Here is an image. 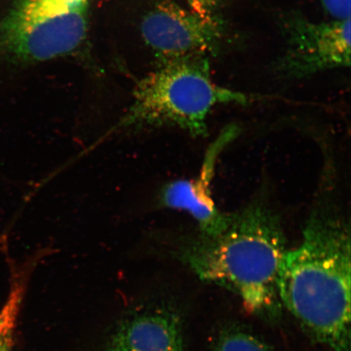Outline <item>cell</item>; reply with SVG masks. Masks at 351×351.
<instances>
[{"instance_id": "6da1fadb", "label": "cell", "mask_w": 351, "mask_h": 351, "mask_svg": "<svg viewBox=\"0 0 351 351\" xmlns=\"http://www.w3.org/2000/svg\"><path fill=\"white\" fill-rule=\"evenodd\" d=\"M350 222L324 191L279 275L280 305L332 351H350Z\"/></svg>"}, {"instance_id": "7a4b0ae2", "label": "cell", "mask_w": 351, "mask_h": 351, "mask_svg": "<svg viewBox=\"0 0 351 351\" xmlns=\"http://www.w3.org/2000/svg\"><path fill=\"white\" fill-rule=\"evenodd\" d=\"M287 251L282 221L260 196L230 214L217 234L188 241L179 256L201 280L234 293L252 313L271 317L282 306L278 280Z\"/></svg>"}, {"instance_id": "3957f363", "label": "cell", "mask_w": 351, "mask_h": 351, "mask_svg": "<svg viewBox=\"0 0 351 351\" xmlns=\"http://www.w3.org/2000/svg\"><path fill=\"white\" fill-rule=\"evenodd\" d=\"M208 56L161 62L138 82L117 128L174 126L194 137L208 134L207 118L219 104H247L249 96L213 81Z\"/></svg>"}, {"instance_id": "277c9868", "label": "cell", "mask_w": 351, "mask_h": 351, "mask_svg": "<svg viewBox=\"0 0 351 351\" xmlns=\"http://www.w3.org/2000/svg\"><path fill=\"white\" fill-rule=\"evenodd\" d=\"M91 0H16L0 20V56L35 64L73 53L86 40Z\"/></svg>"}, {"instance_id": "5b68a950", "label": "cell", "mask_w": 351, "mask_h": 351, "mask_svg": "<svg viewBox=\"0 0 351 351\" xmlns=\"http://www.w3.org/2000/svg\"><path fill=\"white\" fill-rule=\"evenodd\" d=\"M280 27L287 44L274 66L280 77L300 79L350 67V19L315 22L293 12L282 17Z\"/></svg>"}, {"instance_id": "8992f818", "label": "cell", "mask_w": 351, "mask_h": 351, "mask_svg": "<svg viewBox=\"0 0 351 351\" xmlns=\"http://www.w3.org/2000/svg\"><path fill=\"white\" fill-rule=\"evenodd\" d=\"M145 43L161 62L217 54L221 45L222 22L201 19L171 0L158 3L141 25Z\"/></svg>"}, {"instance_id": "52a82bcc", "label": "cell", "mask_w": 351, "mask_h": 351, "mask_svg": "<svg viewBox=\"0 0 351 351\" xmlns=\"http://www.w3.org/2000/svg\"><path fill=\"white\" fill-rule=\"evenodd\" d=\"M239 125L223 129L206 152L199 176L192 180H178L168 184L161 193L160 202L165 208L184 210L195 219L199 234L213 236L225 229L230 214L219 210L213 199L210 185L219 156L240 134Z\"/></svg>"}, {"instance_id": "ba28073f", "label": "cell", "mask_w": 351, "mask_h": 351, "mask_svg": "<svg viewBox=\"0 0 351 351\" xmlns=\"http://www.w3.org/2000/svg\"><path fill=\"white\" fill-rule=\"evenodd\" d=\"M104 351H184L181 322L166 307L135 311L118 324Z\"/></svg>"}, {"instance_id": "9c48e42d", "label": "cell", "mask_w": 351, "mask_h": 351, "mask_svg": "<svg viewBox=\"0 0 351 351\" xmlns=\"http://www.w3.org/2000/svg\"><path fill=\"white\" fill-rule=\"evenodd\" d=\"M23 293L21 283L14 284L5 302L0 307V351L13 349V336Z\"/></svg>"}, {"instance_id": "30bf717a", "label": "cell", "mask_w": 351, "mask_h": 351, "mask_svg": "<svg viewBox=\"0 0 351 351\" xmlns=\"http://www.w3.org/2000/svg\"><path fill=\"white\" fill-rule=\"evenodd\" d=\"M212 351H271L265 341L251 332L231 330L223 333Z\"/></svg>"}, {"instance_id": "8fae6325", "label": "cell", "mask_w": 351, "mask_h": 351, "mask_svg": "<svg viewBox=\"0 0 351 351\" xmlns=\"http://www.w3.org/2000/svg\"><path fill=\"white\" fill-rule=\"evenodd\" d=\"M191 11L205 21L222 22L219 16L222 0H186Z\"/></svg>"}, {"instance_id": "7c38bea8", "label": "cell", "mask_w": 351, "mask_h": 351, "mask_svg": "<svg viewBox=\"0 0 351 351\" xmlns=\"http://www.w3.org/2000/svg\"><path fill=\"white\" fill-rule=\"evenodd\" d=\"M324 12L332 21L350 19L351 0H319Z\"/></svg>"}, {"instance_id": "4fadbf2b", "label": "cell", "mask_w": 351, "mask_h": 351, "mask_svg": "<svg viewBox=\"0 0 351 351\" xmlns=\"http://www.w3.org/2000/svg\"><path fill=\"white\" fill-rule=\"evenodd\" d=\"M8 351H13V349H12V350H8Z\"/></svg>"}]
</instances>
